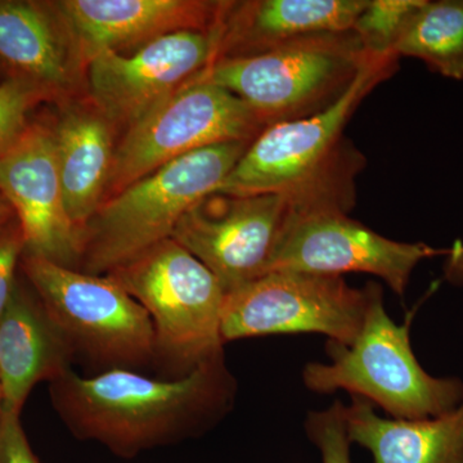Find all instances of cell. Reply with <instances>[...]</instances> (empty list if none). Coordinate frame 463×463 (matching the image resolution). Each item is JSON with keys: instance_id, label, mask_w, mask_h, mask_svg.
I'll list each match as a JSON object with an SVG mask.
<instances>
[{"instance_id": "cell-1", "label": "cell", "mask_w": 463, "mask_h": 463, "mask_svg": "<svg viewBox=\"0 0 463 463\" xmlns=\"http://www.w3.org/2000/svg\"><path fill=\"white\" fill-rule=\"evenodd\" d=\"M50 383L54 408L72 434L127 458L194 437L227 412L236 392L223 354L174 380L128 368L83 377L69 367Z\"/></svg>"}, {"instance_id": "cell-2", "label": "cell", "mask_w": 463, "mask_h": 463, "mask_svg": "<svg viewBox=\"0 0 463 463\" xmlns=\"http://www.w3.org/2000/svg\"><path fill=\"white\" fill-rule=\"evenodd\" d=\"M398 60L373 57L327 109L265 128L215 194H281L292 212H349L364 158L344 138V128L364 97L392 75Z\"/></svg>"}, {"instance_id": "cell-3", "label": "cell", "mask_w": 463, "mask_h": 463, "mask_svg": "<svg viewBox=\"0 0 463 463\" xmlns=\"http://www.w3.org/2000/svg\"><path fill=\"white\" fill-rule=\"evenodd\" d=\"M251 142L191 152L105 201L84 230L81 272L108 274L172 239L183 215L215 194Z\"/></svg>"}, {"instance_id": "cell-4", "label": "cell", "mask_w": 463, "mask_h": 463, "mask_svg": "<svg viewBox=\"0 0 463 463\" xmlns=\"http://www.w3.org/2000/svg\"><path fill=\"white\" fill-rule=\"evenodd\" d=\"M364 325L350 345L328 340L330 364H309L307 388L317 392L346 390L379 405L392 419L423 420L452 412L463 402L458 379L432 377L417 362L411 345V321L397 325L383 307V288L370 282Z\"/></svg>"}, {"instance_id": "cell-5", "label": "cell", "mask_w": 463, "mask_h": 463, "mask_svg": "<svg viewBox=\"0 0 463 463\" xmlns=\"http://www.w3.org/2000/svg\"><path fill=\"white\" fill-rule=\"evenodd\" d=\"M373 58L352 30L309 33L261 53L221 58L190 81L230 90L269 127L327 109Z\"/></svg>"}, {"instance_id": "cell-6", "label": "cell", "mask_w": 463, "mask_h": 463, "mask_svg": "<svg viewBox=\"0 0 463 463\" xmlns=\"http://www.w3.org/2000/svg\"><path fill=\"white\" fill-rule=\"evenodd\" d=\"M108 274L147 310L156 358L184 374L223 354V286L176 241H163Z\"/></svg>"}, {"instance_id": "cell-7", "label": "cell", "mask_w": 463, "mask_h": 463, "mask_svg": "<svg viewBox=\"0 0 463 463\" xmlns=\"http://www.w3.org/2000/svg\"><path fill=\"white\" fill-rule=\"evenodd\" d=\"M20 270L74 354L111 368L156 359L147 310L109 274L85 273L27 254Z\"/></svg>"}, {"instance_id": "cell-8", "label": "cell", "mask_w": 463, "mask_h": 463, "mask_svg": "<svg viewBox=\"0 0 463 463\" xmlns=\"http://www.w3.org/2000/svg\"><path fill=\"white\" fill-rule=\"evenodd\" d=\"M267 127L230 90L188 81L129 128L115 149L105 201L176 158L221 143L254 141Z\"/></svg>"}, {"instance_id": "cell-9", "label": "cell", "mask_w": 463, "mask_h": 463, "mask_svg": "<svg viewBox=\"0 0 463 463\" xmlns=\"http://www.w3.org/2000/svg\"><path fill=\"white\" fill-rule=\"evenodd\" d=\"M371 286L343 277L270 272L225 294L222 340L316 332L350 345L361 331Z\"/></svg>"}, {"instance_id": "cell-10", "label": "cell", "mask_w": 463, "mask_h": 463, "mask_svg": "<svg viewBox=\"0 0 463 463\" xmlns=\"http://www.w3.org/2000/svg\"><path fill=\"white\" fill-rule=\"evenodd\" d=\"M448 252L449 249H434L422 242L386 239L340 210L292 212L277 241L267 273L373 274L399 297H404L411 274L420 261Z\"/></svg>"}, {"instance_id": "cell-11", "label": "cell", "mask_w": 463, "mask_h": 463, "mask_svg": "<svg viewBox=\"0 0 463 463\" xmlns=\"http://www.w3.org/2000/svg\"><path fill=\"white\" fill-rule=\"evenodd\" d=\"M219 35L221 25L212 32L183 30L132 54L100 52L87 62L94 106L109 124L132 128L214 62Z\"/></svg>"}, {"instance_id": "cell-12", "label": "cell", "mask_w": 463, "mask_h": 463, "mask_svg": "<svg viewBox=\"0 0 463 463\" xmlns=\"http://www.w3.org/2000/svg\"><path fill=\"white\" fill-rule=\"evenodd\" d=\"M291 213L281 194H212L183 215L172 239L199 259L227 294L267 273Z\"/></svg>"}, {"instance_id": "cell-13", "label": "cell", "mask_w": 463, "mask_h": 463, "mask_svg": "<svg viewBox=\"0 0 463 463\" xmlns=\"http://www.w3.org/2000/svg\"><path fill=\"white\" fill-rule=\"evenodd\" d=\"M0 194L11 203L25 252L78 269L84 232L67 213L53 129L33 121L0 160Z\"/></svg>"}, {"instance_id": "cell-14", "label": "cell", "mask_w": 463, "mask_h": 463, "mask_svg": "<svg viewBox=\"0 0 463 463\" xmlns=\"http://www.w3.org/2000/svg\"><path fill=\"white\" fill-rule=\"evenodd\" d=\"M230 2L203 0H62L52 2L79 60L142 47L183 30L212 32Z\"/></svg>"}, {"instance_id": "cell-15", "label": "cell", "mask_w": 463, "mask_h": 463, "mask_svg": "<svg viewBox=\"0 0 463 463\" xmlns=\"http://www.w3.org/2000/svg\"><path fill=\"white\" fill-rule=\"evenodd\" d=\"M74 352L25 277H18L0 318V379L5 412L21 413L36 383L56 379Z\"/></svg>"}, {"instance_id": "cell-16", "label": "cell", "mask_w": 463, "mask_h": 463, "mask_svg": "<svg viewBox=\"0 0 463 463\" xmlns=\"http://www.w3.org/2000/svg\"><path fill=\"white\" fill-rule=\"evenodd\" d=\"M365 5L367 0L230 2L215 61L261 53L309 33L350 32Z\"/></svg>"}, {"instance_id": "cell-17", "label": "cell", "mask_w": 463, "mask_h": 463, "mask_svg": "<svg viewBox=\"0 0 463 463\" xmlns=\"http://www.w3.org/2000/svg\"><path fill=\"white\" fill-rule=\"evenodd\" d=\"M78 53L48 2L0 0V62L48 97L69 90Z\"/></svg>"}, {"instance_id": "cell-18", "label": "cell", "mask_w": 463, "mask_h": 463, "mask_svg": "<svg viewBox=\"0 0 463 463\" xmlns=\"http://www.w3.org/2000/svg\"><path fill=\"white\" fill-rule=\"evenodd\" d=\"M345 419L350 441L374 463H463V402L443 416L401 420L383 419L373 403L353 397Z\"/></svg>"}, {"instance_id": "cell-19", "label": "cell", "mask_w": 463, "mask_h": 463, "mask_svg": "<svg viewBox=\"0 0 463 463\" xmlns=\"http://www.w3.org/2000/svg\"><path fill=\"white\" fill-rule=\"evenodd\" d=\"M109 125L97 109H76L52 127L67 213L83 232L108 191L115 156Z\"/></svg>"}, {"instance_id": "cell-20", "label": "cell", "mask_w": 463, "mask_h": 463, "mask_svg": "<svg viewBox=\"0 0 463 463\" xmlns=\"http://www.w3.org/2000/svg\"><path fill=\"white\" fill-rule=\"evenodd\" d=\"M392 54L417 58L431 71L463 80V0H422L405 21Z\"/></svg>"}, {"instance_id": "cell-21", "label": "cell", "mask_w": 463, "mask_h": 463, "mask_svg": "<svg viewBox=\"0 0 463 463\" xmlns=\"http://www.w3.org/2000/svg\"><path fill=\"white\" fill-rule=\"evenodd\" d=\"M422 0H367L352 32L373 57H389L405 21ZM395 57V56H394ZM398 58V57H397Z\"/></svg>"}, {"instance_id": "cell-22", "label": "cell", "mask_w": 463, "mask_h": 463, "mask_svg": "<svg viewBox=\"0 0 463 463\" xmlns=\"http://www.w3.org/2000/svg\"><path fill=\"white\" fill-rule=\"evenodd\" d=\"M44 99V91L24 79L7 76L0 83V160L25 133L30 112Z\"/></svg>"}, {"instance_id": "cell-23", "label": "cell", "mask_w": 463, "mask_h": 463, "mask_svg": "<svg viewBox=\"0 0 463 463\" xmlns=\"http://www.w3.org/2000/svg\"><path fill=\"white\" fill-rule=\"evenodd\" d=\"M307 434L321 452L323 463H353L347 435L345 405L335 402L330 408L307 414Z\"/></svg>"}, {"instance_id": "cell-24", "label": "cell", "mask_w": 463, "mask_h": 463, "mask_svg": "<svg viewBox=\"0 0 463 463\" xmlns=\"http://www.w3.org/2000/svg\"><path fill=\"white\" fill-rule=\"evenodd\" d=\"M24 252L25 241L16 219L0 233V318L11 300Z\"/></svg>"}, {"instance_id": "cell-25", "label": "cell", "mask_w": 463, "mask_h": 463, "mask_svg": "<svg viewBox=\"0 0 463 463\" xmlns=\"http://www.w3.org/2000/svg\"><path fill=\"white\" fill-rule=\"evenodd\" d=\"M0 463H42L27 440L20 413L3 412L0 419Z\"/></svg>"}, {"instance_id": "cell-26", "label": "cell", "mask_w": 463, "mask_h": 463, "mask_svg": "<svg viewBox=\"0 0 463 463\" xmlns=\"http://www.w3.org/2000/svg\"><path fill=\"white\" fill-rule=\"evenodd\" d=\"M444 277L452 285L463 286V243L456 242L449 249L444 265Z\"/></svg>"}, {"instance_id": "cell-27", "label": "cell", "mask_w": 463, "mask_h": 463, "mask_svg": "<svg viewBox=\"0 0 463 463\" xmlns=\"http://www.w3.org/2000/svg\"><path fill=\"white\" fill-rule=\"evenodd\" d=\"M16 221V214L12 209L11 203L0 194V233Z\"/></svg>"}, {"instance_id": "cell-28", "label": "cell", "mask_w": 463, "mask_h": 463, "mask_svg": "<svg viewBox=\"0 0 463 463\" xmlns=\"http://www.w3.org/2000/svg\"><path fill=\"white\" fill-rule=\"evenodd\" d=\"M3 412H5V397H3V383L0 379V419H2Z\"/></svg>"}, {"instance_id": "cell-29", "label": "cell", "mask_w": 463, "mask_h": 463, "mask_svg": "<svg viewBox=\"0 0 463 463\" xmlns=\"http://www.w3.org/2000/svg\"><path fill=\"white\" fill-rule=\"evenodd\" d=\"M2 72L8 76L7 71H5V67H3L2 62H0V74H2ZM3 80H5V79H0V83H2Z\"/></svg>"}]
</instances>
